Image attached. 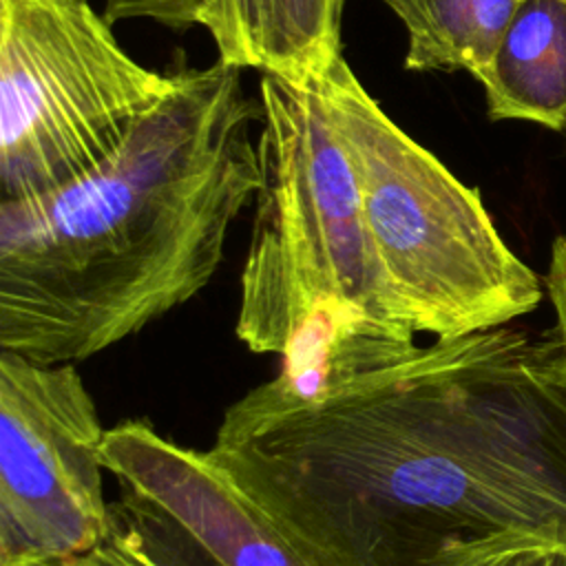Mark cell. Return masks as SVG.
Masks as SVG:
<instances>
[{
    "label": "cell",
    "instance_id": "1",
    "mask_svg": "<svg viewBox=\"0 0 566 566\" xmlns=\"http://www.w3.org/2000/svg\"><path fill=\"white\" fill-rule=\"evenodd\" d=\"M210 455L327 566H422L517 531L566 548V356L553 327L433 338L217 427Z\"/></svg>",
    "mask_w": 566,
    "mask_h": 566
},
{
    "label": "cell",
    "instance_id": "2",
    "mask_svg": "<svg viewBox=\"0 0 566 566\" xmlns=\"http://www.w3.org/2000/svg\"><path fill=\"white\" fill-rule=\"evenodd\" d=\"M239 66L181 69L106 161L49 192L0 201V349L77 363L142 332L217 274L263 186Z\"/></svg>",
    "mask_w": 566,
    "mask_h": 566
},
{
    "label": "cell",
    "instance_id": "3",
    "mask_svg": "<svg viewBox=\"0 0 566 566\" xmlns=\"http://www.w3.org/2000/svg\"><path fill=\"white\" fill-rule=\"evenodd\" d=\"M316 91L358 177L387 301L416 336H464L537 310L544 279L502 239L482 197L409 137L343 55Z\"/></svg>",
    "mask_w": 566,
    "mask_h": 566
},
{
    "label": "cell",
    "instance_id": "4",
    "mask_svg": "<svg viewBox=\"0 0 566 566\" xmlns=\"http://www.w3.org/2000/svg\"><path fill=\"white\" fill-rule=\"evenodd\" d=\"M259 102L263 186L237 336L281 356L307 327L340 318L416 340L387 301L356 170L316 91L261 73Z\"/></svg>",
    "mask_w": 566,
    "mask_h": 566
},
{
    "label": "cell",
    "instance_id": "5",
    "mask_svg": "<svg viewBox=\"0 0 566 566\" xmlns=\"http://www.w3.org/2000/svg\"><path fill=\"white\" fill-rule=\"evenodd\" d=\"M91 0H0V201L80 179L177 88Z\"/></svg>",
    "mask_w": 566,
    "mask_h": 566
},
{
    "label": "cell",
    "instance_id": "6",
    "mask_svg": "<svg viewBox=\"0 0 566 566\" xmlns=\"http://www.w3.org/2000/svg\"><path fill=\"white\" fill-rule=\"evenodd\" d=\"M102 427L73 363L0 349V566L69 559L108 533Z\"/></svg>",
    "mask_w": 566,
    "mask_h": 566
},
{
    "label": "cell",
    "instance_id": "7",
    "mask_svg": "<svg viewBox=\"0 0 566 566\" xmlns=\"http://www.w3.org/2000/svg\"><path fill=\"white\" fill-rule=\"evenodd\" d=\"M102 464L119 500L206 566H327L212 455L164 438L148 420L106 429Z\"/></svg>",
    "mask_w": 566,
    "mask_h": 566
},
{
    "label": "cell",
    "instance_id": "8",
    "mask_svg": "<svg viewBox=\"0 0 566 566\" xmlns=\"http://www.w3.org/2000/svg\"><path fill=\"white\" fill-rule=\"evenodd\" d=\"M478 80L491 119L566 135V0H524Z\"/></svg>",
    "mask_w": 566,
    "mask_h": 566
},
{
    "label": "cell",
    "instance_id": "9",
    "mask_svg": "<svg viewBox=\"0 0 566 566\" xmlns=\"http://www.w3.org/2000/svg\"><path fill=\"white\" fill-rule=\"evenodd\" d=\"M407 31L405 69L469 71L491 62L524 0H382Z\"/></svg>",
    "mask_w": 566,
    "mask_h": 566
},
{
    "label": "cell",
    "instance_id": "10",
    "mask_svg": "<svg viewBox=\"0 0 566 566\" xmlns=\"http://www.w3.org/2000/svg\"><path fill=\"white\" fill-rule=\"evenodd\" d=\"M111 509L108 533L93 551L69 559L22 566H206L124 500L113 502Z\"/></svg>",
    "mask_w": 566,
    "mask_h": 566
},
{
    "label": "cell",
    "instance_id": "11",
    "mask_svg": "<svg viewBox=\"0 0 566 566\" xmlns=\"http://www.w3.org/2000/svg\"><path fill=\"white\" fill-rule=\"evenodd\" d=\"M274 0H203L199 24L214 40L219 62L263 71Z\"/></svg>",
    "mask_w": 566,
    "mask_h": 566
},
{
    "label": "cell",
    "instance_id": "12",
    "mask_svg": "<svg viewBox=\"0 0 566 566\" xmlns=\"http://www.w3.org/2000/svg\"><path fill=\"white\" fill-rule=\"evenodd\" d=\"M422 566H566V548L517 531L449 542Z\"/></svg>",
    "mask_w": 566,
    "mask_h": 566
},
{
    "label": "cell",
    "instance_id": "13",
    "mask_svg": "<svg viewBox=\"0 0 566 566\" xmlns=\"http://www.w3.org/2000/svg\"><path fill=\"white\" fill-rule=\"evenodd\" d=\"M544 279V290L555 316V334L566 356V232L557 234L551 243V256Z\"/></svg>",
    "mask_w": 566,
    "mask_h": 566
},
{
    "label": "cell",
    "instance_id": "14",
    "mask_svg": "<svg viewBox=\"0 0 566 566\" xmlns=\"http://www.w3.org/2000/svg\"><path fill=\"white\" fill-rule=\"evenodd\" d=\"M104 2H108V0H104Z\"/></svg>",
    "mask_w": 566,
    "mask_h": 566
}]
</instances>
